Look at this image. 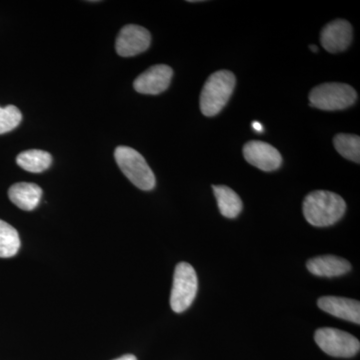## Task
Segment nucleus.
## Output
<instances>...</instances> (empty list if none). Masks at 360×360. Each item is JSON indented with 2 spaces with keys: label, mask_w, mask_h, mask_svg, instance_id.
I'll return each instance as SVG.
<instances>
[{
  "label": "nucleus",
  "mask_w": 360,
  "mask_h": 360,
  "mask_svg": "<svg viewBox=\"0 0 360 360\" xmlns=\"http://www.w3.org/2000/svg\"><path fill=\"white\" fill-rule=\"evenodd\" d=\"M243 155L248 163L262 172H274L283 163V158L276 148L259 141H251L243 146Z\"/></svg>",
  "instance_id": "nucleus-8"
},
{
  "label": "nucleus",
  "mask_w": 360,
  "mask_h": 360,
  "mask_svg": "<svg viewBox=\"0 0 360 360\" xmlns=\"http://www.w3.org/2000/svg\"><path fill=\"white\" fill-rule=\"evenodd\" d=\"M335 149L341 156L354 162H360V139L359 135L340 134L333 139Z\"/></svg>",
  "instance_id": "nucleus-17"
},
{
  "label": "nucleus",
  "mask_w": 360,
  "mask_h": 360,
  "mask_svg": "<svg viewBox=\"0 0 360 360\" xmlns=\"http://www.w3.org/2000/svg\"><path fill=\"white\" fill-rule=\"evenodd\" d=\"M115 360H137V359H136V357L134 356V355L127 354V355H123V356L120 357V359H115Z\"/></svg>",
  "instance_id": "nucleus-20"
},
{
  "label": "nucleus",
  "mask_w": 360,
  "mask_h": 360,
  "mask_svg": "<svg viewBox=\"0 0 360 360\" xmlns=\"http://www.w3.org/2000/svg\"><path fill=\"white\" fill-rule=\"evenodd\" d=\"M198 274L191 264L180 262L175 267L170 307L176 314L186 311L193 304L198 293Z\"/></svg>",
  "instance_id": "nucleus-5"
},
{
  "label": "nucleus",
  "mask_w": 360,
  "mask_h": 360,
  "mask_svg": "<svg viewBox=\"0 0 360 360\" xmlns=\"http://www.w3.org/2000/svg\"><path fill=\"white\" fill-rule=\"evenodd\" d=\"M22 120V115L16 106L0 108V134L15 129Z\"/></svg>",
  "instance_id": "nucleus-18"
},
{
  "label": "nucleus",
  "mask_w": 360,
  "mask_h": 360,
  "mask_svg": "<svg viewBox=\"0 0 360 360\" xmlns=\"http://www.w3.org/2000/svg\"><path fill=\"white\" fill-rule=\"evenodd\" d=\"M307 266L310 274L322 277L343 276L352 269V265L347 259L335 255H322L312 258L307 262Z\"/></svg>",
  "instance_id": "nucleus-12"
},
{
  "label": "nucleus",
  "mask_w": 360,
  "mask_h": 360,
  "mask_svg": "<svg viewBox=\"0 0 360 360\" xmlns=\"http://www.w3.org/2000/svg\"><path fill=\"white\" fill-rule=\"evenodd\" d=\"M219 212L227 219H236L243 210V201L236 191L225 186H213Z\"/></svg>",
  "instance_id": "nucleus-14"
},
{
  "label": "nucleus",
  "mask_w": 360,
  "mask_h": 360,
  "mask_svg": "<svg viewBox=\"0 0 360 360\" xmlns=\"http://www.w3.org/2000/svg\"><path fill=\"white\" fill-rule=\"evenodd\" d=\"M115 158L123 174L141 191H151L155 186V176L143 156L129 146H118Z\"/></svg>",
  "instance_id": "nucleus-3"
},
{
  "label": "nucleus",
  "mask_w": 360,
  "mask_h": 360,
  "mask_svg": "<svg viewBox=\"0 0 360 360\" xmlns=\"http://www.w3.org/2000/svg\"><path fill=\"white\" fill-rule=\"evenodd\" d=\"M150 42L151 35L146 28L134 25H125L116 39L115 49L118 56L130 58L148 51Z\"/></svg>",
  "instance_id": "nucleus-7"
},
{
  "label": "nucleus",
  "mask_w": 360,
  "mask_h": 360,
  "mask_svg": "<svg viewBox=\"0 0 360 360\" xmlns=\"http://www.w3.org/2000/svg\"><path fill=\"white\" fill-rule=\"evenodd\" d=\"M172 75H174V71L170 66L165 65L151 66L134 80V89L139 94L156 96L169 87Z\"/></svg>",
  "instance_id": "nucleus-9"
},
{
  "label": "nucleus",
  "mask_w": 360,
  "mask_h": 360,
  "mask_svg": "<svg viewBox=\"0 0 360 360\" xmlns=\"http://www.w3.org/2000/svg\"><path fill=\"white\" fill-rule=\"evenodd\" d=\"M319 309L324 312L345 319V321L360 323V303L359 300L338 296H324L317 302Z\"/></svg>",
  "instance_id": "nucleus-11"
},
{
  "label": "nucleus",
  "mask_w": 360,
  "mask_h": 360,
  "mask_svg": "<svg viewBox=\"0 0 360 360\" xmlns=\"http://www.w3.org/2000/svg\"><path fill=\"white\" fill-rule=\"evenodd\" d=\"M16 162L26 172L40 174L51 167L52 156L47 151L30 149L20 153L16 158Z\"/></svg>",
  "instance_id": "nucleus-15"
},
{
  "label": "nucleus",
  "mask_w": 360,
  "mask_h": 360,
  "mask_svg": "<svg viewBox=\"0 0 360 360\" xmlns=\"http://www.w3.org/2000/svg\"><path fill=\"white\" fill-rule=\"evenodd\" d=\"M357 94L354 87L345 84H322L309 94V105L326 111L342 110L354 105Z\"/></svg>",
  "instance_id": "nucleus-4"
},
{
  "label": "nucleus",
  "mask_w": 360,
  "mask_h": 360,
  "mask_svg": "<svg viewBox=\"0 0 360 360\" xmlns=\"http://www.w3.org/2000/svg\"><path fill=\"white\" fill-rule=\"evenodd\" d=\"M251 127H252V129H255V131L260 132V134L264 131V127H262V124L260 122H253Z\"/></svg>",
  "instance_id": "nucleus-19"
},
{
  "label": "nucleus",
  "mask_w": 360,
  "mask_h": 360,
  "mask_svg": "<svg viewBox=\"0 0 360 360\" xmlns=\"http://www.w3.org/2000/svg\"><path fill=\"white\" fill-rule=\"evenodd\" d=\"M315 342L322 352L335 357H352L359 352V340L340 329L323 328L316 330Z\"/></svg>",
  "instance_id": "nucleus-6"
},
{
  "label": "nucleus",
  "mask_w": 360,
  "mask_h": 360,
  "mask_svg": "<svg viewBox=\"0 0 360 360\" xmlns=\"http://www.w3.org/2000/svg\"><path fill=\"white\" fill-rule=\"evenodd\" d=\"M302 210L309 224L316 227H326L336 224L345 215L347 203L338 194L316 191L305 198Z\"/></svg>",
  "instance_id": "nucleus-1"
},
{
  "label": "nucleus",
  "mask_w": 360,
  "mask_h": 360,
  "mask_svg": "<svg viewBox=\"0 0 360 360\" xmlns=\"http://www.w3.org/2000/svg\"><path fill=\"white\" fill-rule=\"evenodd\" d=\"M9 200L20 210L32 212L39 205L42 189L37 184L20 182L8 191Z\"/></svg>",
  "instance_id": "nucleus-13"
},
{
  "label": "nucleus",
  "mask_w": 360,
  "mask_h": 360,
  "mask_svg": "<svg viewBox=\"0 0 360 360\" xmlns=\"http://www.w3.org/2000/svg\"><path fill=\"white\" fill-rule=\"evenodd\" d=\"M309 49H311V51L314 52H317V51H319L316 45H309Z\"/></svg>",
  "instance_id": "nucleus-21"
},
{
  "label": "nucleus",
  "mask_w": 360,
  "mask_h": 360,
  "mask_svg": "<svg viewBox=\"0 0 360 360\" xmlns=\"http://www.w3.org/2000/svg\"><path fill=\"white\" fill-rule=\"evenodd\" d=\"M321 41L330 53L345 51L352 41V25L345 20L331 21L322 30Z\"/></svg>",
  "instance_id": "nucleus-10"
},
{
  "label": "nucleus",
  "mask_w": 360,
  "mask_h": 360,
  "mask_svg": "<svg viewBox=\"0 0 360 360\" xmlns=\"http://www.w3.org/2000/svg\"><path fill=\"white\" fill-rule=\"evenodd\" d=\"M236 79L229 70H219L212 73L206 80L200 94V110L202 115L212 117L224 110L231 98Z\"/></svg>",
  "instance_id": "nucleus-2"
},
{
  "label": "nucleus",
  "mask_w": 360,
  "mask_h": 360,
  "mask_svg": "<svg viewBox=\"0 0 360 360\" xmlns=\"http://www.w3.org/2000/svg\"><path fill=\"white\" fill-rule=\"evenodd\" d=\"M20 248L18 231L11 224L0 219V257H13Z\"/></svg>",
  "instance_id": "nucleus-16"
}]
</instances>
